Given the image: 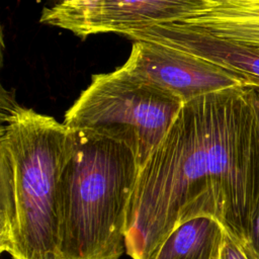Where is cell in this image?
<instances>
[{"mask_svg":"<svg viewBox=\"0 0 259 259\" xmlns=\"http://www.w3.org/2000/svg\"><path fill=\"white\" fill-rule=\"evenodd\" d=\"M259 195V103L236 86L185 102L140 169L126 253L149 259L184 222L209 217L244 247Z\"/></svg>","mask_w":259,"mask_h":259,"instance_id":"6da1fadb","label":"cell"},{"mask_svg":"<svg viewBox=\"0 0 259 259\" xmlns=\"http://www.w3.org/2000/svg\"><path fill=\"white\" fill-rule=\"evenodd\" d=\"M74 148L64 122L0 101V250L12 259H63L62 176Z\"/></svg>","mask_w":259,"mask_h":259,"instance_id":"7a4b0ae2","label":"cell"},{"mask_svg":"<svg viewBox=\"0 0 259 259\" xmlns=\"http://www.w3.org/2000/svg\"><path fill=\"white\" fill-rule=\"evenodd\" d=\"M74 148L62 176L63 259H119L139 174L133 150L90 128H72Z\"/></svg>","mask_w":259,"mask_h":259,"instance_id":"3957f363","label":"cell"},{"mask_svg":"<svg viewBox=\"0 0 259 259\" xmlns=\"http://www.w3.org/2000/svg\"><path fill=\"white\" fill-rule=\"evenodd\" d=\"M183 104L121 66L110 73L93 75L88 87L67 110L64 123L124 143L133 150L140 171Z\"/></svg>","mask_w":259,"mask_h":259,"instance_id":"277c9868","label":"cell"},{"mask_svg":"<svg viewBox=\"0 0 259 259\" xmlns=\"http://www.w3.org/2000/svg\"><path fill=\"white\" fill-rule=\"evenodd\" d=\"M122 67L174 95L183 103L236 86H251L238 74L199 57L161 44L135 40Z\"/></svg>","mask_w":259,"mask_h":259,"instance_id":"5b68a950","label":"cell"},{"mask_svg":"<svg viewBox=\"0 0 259 259\" xmlns=\"http://www.w3.org/2000/svg\"><path fill=\"white\" fill-rule=\"evenodd\" d=\"M171 47L234 72L259 88V53L241 45L195 31L174 22L156 24L126 35Z\"/></svg>","mask_w":259,"mask_h":259,"instance_id":"8992f818","label":"cell"},{"mask_svg":"<svg viewBox=\"0 0 259 259\" xmlns=\"http://www.w3.org/2000/svg\"><path fill=\"white\" fill-rule=\"evenodd\" d=\"M207 0H102L74 34L115 32L127 35L156 24L179 21L202 9Z\"/></svg>","mask_w":259,"mask_h":259,"instance_id":"52a82bcc","label":"cell"},{"mask_svg":"<svg viewBox=\"0 0 259 259\" xmlns=\"http://www.w3.org/2000/svg\"><path fill=\"white\" fill-rule=\"evenodd\" d=\"M174 23L259 53V0H207L202 9Z\"/></svg>","mask_w":259,"mask_h":259,"instance_id":"ba28073f","label":"cell"},{"mask_svg":"<svg viewBox=\"0 0 259 259\" xmlns=\"http://www.w3.org/2000/svg\"><path fill=\"white\" fill-rule=\"evenodd\" d=\"M227 235L209 217H197L176 227L149 259H215Z\"/></svg>","mask_w":259,"mask_h":259,"instance_id":"9c48e42d","label":"cell"},{"mask_svg":"<svg viewBox=\"0 0 259 259\" xmlns=\"http://www.w3.org/2000/svg\"><path fill=\"white\" fill-rule=\"evenodd\" d=\"M102 0H47L40 22L74 31Z\"/></svg>","mask_w":259,"mask_h":259,"instance_id":"30bf717a","label":"cell"},{"mask_svg":"<svg viewBox=\"0 0 259 259\" xmlns=\"http://www.w3.org/2000/svg\"><path fill=\"white\" fill-rule=\"evenodd\" d=\"M258 103H259V88L255 87ZM250 259H259V195L257 200L256 210L252 220L250 231L246 240V243L243 247Z\"/></svg>","mask_w":259,"mask_h":259,"instance_id":"8fae6325","label":"cell"},{"mask_svg":"<svg viewBox=\"0 0 259 259\" xmlns=\"http://www.w3.org/2000/svg\"><path fill=\"white\" fill-rule=\"evenodd\" d=\"M215 259H250V257L243 247L227 234L221 251Z\"/></svg>","mask_w":259,"mask_h":259,"instance_id":"7c38bea8","label":"cell"}]
</instances>
